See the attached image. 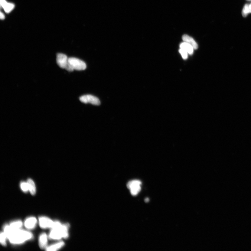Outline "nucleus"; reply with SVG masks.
I'll return each mask as SVG.
<instances>
[{
	"label": "nucleus",
	"mask_w": 251,
	"mask_h": 251,
	"mask_svg": "<svg viewBox=\"0 0 251 251\" xmlns=\"http://www.w3.org/2000/svg\"><path fill=\"white\" fill-rule=\"evenodd\" d=\"M39 223L40 227L43 229L52 228L54 222L50 219L46 217H41L39 218Z\"/></svg>",
	"instance_id": "0eeeda50"
},
{
	"label": "nucleus",
	"mask_w": 251,
	"mask_h": 251,
	"mask_svg": "<svg viewBox=\"0 0 251 251\" xmlns=\"http://www.w3.org/2000/svg\"><path fill=\"white\" fill-rule=\"evenodd\" d=\"M27 183L28 185L29 191L32 195H34L36 193V189L35 183L32 180L28 179L27 180Z\"/></svg>",
	"instance_id": "ddd939ff"
},
{
	"label": "nucleus",
	"mask_w": 251,
	"mask_h": 251,
	"mask_svg": "<svg viewBox=\"0 0 251 251\" xmlns=\"http://www.w3.org/2000/svg\"><path fill=\"white\" fill-rule=\"evenodd\" d=\"M67 56L62 54H58L57 55V63L60 68L65 69L67 71L72 72L74 70L68 62Z\"/></svg>",
	"instance_id": "7ed1b4c3"
},
{
	"label": "nucleus",
	"mask_w": 251,
	"mask_h": 251,
	"mask_svg": "<svg viewBox=\"0 0 251 251\" xmlns=\"http://www.w3.org/2000/svg\"><path fill=\"white\" fill-rule=\"evenodd\" d=\"M15 7V5L13 4L8 3V2L3 6L4 11L6 13H9L12 11Z\"/></svg>",
	"instance_id": "dca6fc26"
},
{
	"label": "nucleus",
	"mask_w": 251,
	"mask_h": 251,
	"mask_svg": "<svg viewBox=\"0 0 251 251\" xmlns=\"http://www.w3.org/2000/svg\"><path fill=\"white\" fill-rule=\"evenodd\" d=\"M180 48L183 49L189 54L192 55L194 52V48L191 45L186 42L182 43L180 45Z\"/></svg>",
	"instance_id": "9b49d317"
},
{
	"label": "nucleus",
	"mask_w": 251,
	"mask_h": 251,
	"mask_svg": "<svg viewBox=\"0 0 251 251\" xmlns=\"http://www.w3.org/2000/svg\"><path fill=\"white\" fill-rule=\"evenodd\" d=\"M32 235L25 230L20 229L14 230L8 238L10 242L13 244H20L31 239Z\"/></svg>",
	"instance_id": "f03ea898"
},
{
	"label": "nucleus",
	"mask_w": 251,
	"mask_h": 251,
	"mask_svg": "<svg viewBox=\"0 0 251 251\" xmlns=\"http://www.w3.org/2000/svg\"><path fill=\"white\" fill-rule=\"evenodd\" d=\"M37 220L35 217H31L27 218L24 222V226L27 229H31L35 227Z\"/></svg>",
	"instance_id": "1a4fd4ad"
},
{
	"label": "nucleus",
	"mask_w": 251,
	"mask_h": 251,
	"mask_svg": "<svg viewBox=\"0 0 251 251\" xmlns=\"http://www.w3.org/2000/svg\"><path fill=\"white\" fill-rule=\"evenodd\" d=\"M68 62L74 70H84L86 69V64L79 59L71 57L68 58Z\"/></svg>",
	"instance_id": "39448f33"
},
{
	"label": "nucleus",
	"mask_w": 251,
	"mask_h": 251,
	"mask_svg": "<svg viewBox=\"0 0 251 251\" xmlns=\"http://www.w3.org/2000/svg\"><path fill=\"white\" fill-rule=\"evenodd\" d=\"M70 225L68 223L62 225L57 221L54 222L52 230L49 235L51 239L59 240L62 238H67L68 237V229Z\"/></svg>",
	"instance_id": "f257e3e1"
},
{
	"label": "nucleus",
	"mask_w": 251,
	"mask_h": 251,
	"mask_svg": "<svg viewBox=\"0 0 251 251\" xmlns=\"http://www.w3.org/2000/svg\"><path fill=\"white\" fill-rule=\"evenodd\" d=\"M5 18V15L3 14L1 12V19H4Z\"/></svg>",
	"instance_id": "aec40b11"
},
{
	"label": "nucleus",
	"mask_w": 251,
	"mask_h": 251,
	"mask_svg": "<svg viewBox=\"0 0 251 251\" xmlns=\"http://www.w3.org/2000/svg\"><path fill=\"white\" fill-rule=\"evenodd\" d=\"M80 100L83 103H90L95 106H99L100 104L99 99L93 96L87 95L83 96L80 98Z\"/></svg>",
	"instance_id": "423d86ee"
},
{
	"label": "nucleus",
	"mask_w": 251,
	"mask_h": 251,
	"mask_svg": "<svg viewBox=\"0 0 251 251\" xmlns=\"http://www.w3.org/2000/svg\"><path fill=\"white\" fill-rule=\"evenodd\" d=\"M179 52L182 57V58L184 59H186L188 58V52L186 50L180 48Z\"/></svg>",
	"instance_id": "6ab92c4d"
},
{
	"label": "nucleus",
	"mask_w": 251,
	"mask_h": 251,
	"mask_svg": "<svg viewBox=\"0 0 251 251\" xmlns=\"http://www.w3.org/2000/svg\"><path fill=\"white\" fill-rule=\"evenodd\" d=\"M22 225V223L21 221H18L11 223L10 226L13 230H17L20 229Z\"/></svg>",
	"instance_id": "2eb2a0df"
},
{
	"label": "nucleus",
	"mask_w": 251,
	"mask_h": 251,
	"mask_svg": "<svg viewBox=\"0 0 251 251\" xmlns=\"http://www.w3.org/2000/svg\"><path fill=\"white\" fill-rule=\"evenodd\" d=\"M20 186L22 190L24 192H26L29 191L28 185L27 182H22L20 184Z\"/></svg>",
	"instance_id": "a211bd4d"
},
{
	"label": "nucleus",
	"mask_w": 251,
	"mask_h": 251,
	"mask_svg": "<svg viewBox=\"0 0 251 251\" xmlns=\"http://www.w3.org/2000/svg\"><path fill=\"white\" fill-rule=\"evenodd\" d=\"M149 199H148V198H146V199H145V202H148V201H149Z\"/></svg>",
	"instance_id": "412c9836"
},
{
	"label": "nucleus",
	"mask_w": 251,
	"mask_h": 251,
	"mask_svg": "<svg viewBox=\"0 0 251 251\" xmlns=\"http://www.w3.org/2000/svg\"><path fill=\"white\" fill-rule=\"evenodd\" d=\"M47 242V235L45 233L41 234L39 239V243L40 247L41 249L46 248Z\"/></svg>",
	"instance_id": "9d476101"
},
{
	"label": "nucleus",
	"mask_w": 251,
	"mask_h": 251,
	"mask_svg": "<svg viewBox=\"0 0 251 251\" xmlns=\"http://www.w3.org/2000/svg\"><path fill=\"white\" fill-rule=\"evenodd\" d=\"M142 182L140 180H134L129 181L127 184V188L130 191L131 194L136 196L140 193L141 190Z\"/></svg>",
	"instance_id": "20e7f679"
},
{
	"label": "nucleus",
	"mask_w": 251,
	"mask_h": 251,
	"mask_svg": "<svg viewBox=\"0 0 251 251\" xmlns=\"http://www.w3.org/2000/svg\"><path fill=\"white\" fill-rule=\"evenodd\" d=\"M6 236L4 232H1L0 234V242L3 246H6Z\"/></svg>",
	"instance_id": "f3484780"
},
{
	"label": "nucleus",
	"mask_w": 251,
	"mask_h": 251,
	"mask_svg": "<svg viewBox=\"0 0 251 251\" xmlns=\"http://www.w3.org/2000/svg\"><path fill=\"white\" fill-rule=\"evenodd\" d=\"M64 245V243L63 242H60L54 244V245L47 247L46 250L48 251L57 250L62 248Z\"/></svg>",
	"instance_id": "f8f14e48"
},
{
	"label": "nucleus",
	"mask_w": 251,
	"mask_h": 251,
	"mask_svg": "<svg viewBox=\"0 0 251 251\" xmlns=\"http://www.w3.org/2000/svg\"><path fill=\"white\" fill-rule=\"evenodd\" d=\"M251 13V3L250 4H246L244 6L242 11L243 17H246L249 14Z\"/></svg>",
	"instance_id": "4468645a"
},
{
	"label": "nucleus",
	"mask_w": 251,
	"mask_h": 251,
	"mask_svg": "<svg viewBox=\"0 0 251 251\" xmlns=\"http://www.w3.org/2000/svg\"><path fill=\"white\" fill-rule=\"evenodd\" d=\"M182 39L184 42L191 45L194 49L196 50L198 49V46L197 43L190 36L188 35H184L182 36Z\"/></svg>",
	"instance_id": "6e6552de"
}]
</instances>
